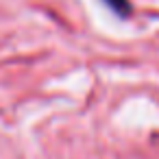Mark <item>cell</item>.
<instances>
[{
  "label": "cell",
  "instance_id": "1",
  "mask_svg": "<svg viewBox=\"0 0 159 159\" xmlns=\"http://www.w3.org/2000/svg\"><path fill=\"white\" fill-rule=\"evenodd\" d=\"M102 2L107 5V9L111 13H116L122 20L131 18V13H133V2H131V0H102Z\"/></svg>",
  "mask_w": 159,
  "mask_h": 159
}]
</instances>
